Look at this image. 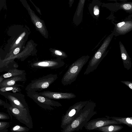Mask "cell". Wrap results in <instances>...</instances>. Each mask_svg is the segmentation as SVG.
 <instances>
[{
	"mask_svg": "<svg viewBox=\"0 0 132 132\" xmlns=\"http://www.w3.org/2000/svg\"><path fill=\"white\" fill-rule=\"evenodd\" d=\"M6 102H5L0 98V106H4L6 105Z\"/></svg>",
	"mask_w": 132,
	"mask_h": 132,
	"instance_id": "f1b7e54d",
	"label": "cell"
},
{
	"mask_svg": "<svg viewBox=\"0 0 132 132\" xmlns=\"http://www.w3.org/2000/svg\"><path fill=\"white\" fill-rule=\"evenodd\" d=\"M101 0H92L88 6L89 13L94 19H97L100 16V7L102 3Z\"/></svg>",
	"mask_w": 132,
	"mask_h": 132,
	"instance_id": "9a60e30c",
	"label": "cell"
},
{
	"mask_svg": "<svg viewBox=\"0 0 132 132\" xmlns=\"http://www.w3.org/2000/svg\"><path fill=\"white\" fill-rule=\"evenodd\" d=\"M10 119V117L7 114L0 112V120H8Z\"/></svg>",
	"mask_w": 132,
	"mask_h": 132,
	"instance_id": "d4e9b609",
	"label": "cell"
},
{
	"mask_svg": "<svg viewBox=\"0 0 132 132\" xmlns=\"http://www.w3.org/2000/svg\"><path fill=\"white\" fill-rule=\"evenodd\" d=\"M75 0H69V7H71L72 6V4L74 2Z\"/></svg>",
	"mask_w": 132,
	"mask_h": 132,
	"instance_id": "4dcf8cb0",
	"label": "cell"
},
{
	"mask_svg": "<svg viewBox=\"0 0 132 132\" xmlns=\"http://www.w3.org/2000/svg\"><path fill=\"white\" fill-rule=\"evenodd\" d=\"M10 122L5 121H0V132H7V129L10 126Z\"/></svg>",
	"mask_w": 132,
	"mask_h": 132,
	"instance_id": "603a6c76",
	"label": "cell"
},
{
	"mask_svg": "<svg viewBox=\"0 0 132 132\" xmlns=\"http://www.w3.org/2000/svg\"><path fill=\"white\" fill-rule=\"evenodd\" d=\"M132 14L124 21L117 23H113L114 28L113 32V35L116 36L125 35L130 31L132 29Z\"/></svg>",
	"mask_w": 132,
	"mask_h": 132,
	"instance_id": "30bf717a",
	"label": "cell"
},
{
	"mask_svg": "<svg viewBox=\"0 0 132 132\" xmlns=\"http://www.w3.org/2000/svg\"><path fill=\"white\" fill-rule=\"evenodd\" d=\"M88 101H80L69 107L62 117L61 127L62 129L65 128L70 123Z\"/></svg>",
	"mask_w": 132,
	"mask_h": 132,
	"instance_id": "52a82bcc",
	"label": "cell"
},
{
	"mask_svg": "<svg viewBox=\"0 0 132 132\" xmlns=\"http://www.w3.org/2000/svg\"><path fill=\"white\" fill-rule=\"evenodd\" d=\"M89 58L88 55L83 56L73 63L63 76L61 81L62 84L64 86L70 85L75 81Z\"/></svg>",
	"mask_w": 132,
	"mask_h": 132,
	"instance_id": "3957f363",
	"label": "cell"
},
{
	"mask_svg": "<svg viewBox=\"0 0 132 132\" xmlns=\"http://www.w3.org/2000/svg\"><path fill=\"white\" fill-rule=\"evenodd\" d=\"M38 94L52 100H69L76 97V95L72 93L53 92L49 90L38 93Z\"/></svg>",
	"mask_w": 132,
	"mask_h": 132,
	"instance_id": "4fadbf2b",
	"label": "cell"
},
{
	"mask_svg": "<svg viewBox=\"0 0 132 132\" xmlns=\"http://www.w3.org/2000/svg\"><path fill=\"white\" fill-rule=\"evenodd\" d=\"M28 11L30 16L32 22L35 26L36 29L44 36L47 37L48 32L44 21L41 19L32 10L29 6ZM48 36V35H47Z\"/></svg>",
	"mask_w": 132,
	"mask_h": 132,
	"instance_id": "7c38bea8",
	"label": "cell"
},
{
	"mask_svg": "<svg viewBox=\"0 0 132 132\" xmlns=\"http://www.w3.org/2000/svg\"><path fill=\"white\" fill-rule=\"evenodd\" d=\"M123 127L118 124L110 125L95 129L94 130L103 132H117L121 130Z\"/></svg>",
	"mask_w": 132,
	"mask_h": 132,
	"instance_id": "d6986e66",
	"label": "cell"
},
{
	"mask_svg": "<svg viewBox=\"0 0 132 132\" xmlns=\"http://www.w3.org/2000/svg\"><path fill=\"white\" fill-rule=\"evenodd\" d=\"M102 7H105L109 10L116 12L119 10H123L127 13H132V2L127 1L119 3H102Z\"/></svg>",
	"mask_w": 132,
	"mask_h": 132,
	"instance_id": "8fae6325",
	"label": "cell"
},
{
	"mask_svg": "<svg viewBox=\"0 0 132 132\" xmlns=\"http://www.w3.org/2000/svg\"><path fill=\"white\" fill-rule=\"evenodd\" d=\"M113 32L104 40L102 45L89 61L84 75L89 74L96 70L102 60L107 54L108 47L113 37Z\"/></svg>",
	"mask_w": 132,
	"mask_h": 132,
	"instance_id": "7a4b0ae2",
	"label": "cell"
},
{
	"mask_svg": "<svg viewBox=\"0 0 132 132\" xmlns=\"http://www.w3.org/2000/svg\"><path fill=\"white\" fill-rule=\"evenodd\" d=\"M105 117L108 118L112 119L119 122L120 124H123L127 125L132 128V117H110L106 116Z\"/></svg>",
	"mask_w": 132,
	"mask_h": 132,
	"instance_id": "ffe728a7",
	"label": "cell"
},
{
	"mask_svg": "<svg viewBox=\"0 0 132 132\" xmlns=\"http://www.w3.org/2000/svg\"><path fill=\"white\" fill-rule=\"evenodd\" d=\"M56 74H50L38 79L32 80L26 87L27 90L40 91L48 87L57 79Z\"/></svg>",
	"mask_w": 132,
	"mask_h": 132,
	"instance_id": "8992f818",
	"label": "cell"
},
{
	"mask_svg": "<svg viewBox=\"0 0 132 132\" xmlns=\"http://www.w3.org/2000/svg\"><path fill=\"white\" fill-rule=\"evenodd\" d=\"M85 1L79 0L73 19V23L76 26L79 25L82 21L83 9Z\"/></svg>",
	"mask_w": 132,
	"mask_h": 132,
	"instance_id": "2e32d148",
	"label": "cell"
},
{
	"mask_svg": "<svg viewBox=\"0 0 132 132\" xmlns=\"http://www.w3.org/2000/svg\"><path fill=\"white\" fill-rule=\"evenodd\" d=\"M4 79V78H3L2 77H0V84L2 82Z\"/></svg>",
	"mask_w": 132,
	"mask_h": 132,
	"instance_id": "d6a6232c",
	"label": "cell"
},
{
	"mask_svg": "<svg viewBox=\"0 0 132 132\" xmlns=\"http://www.w3.org/2000/svg\"><path fill=\"white\" fill-rule=\"evenodd\" d=\"M10 78L4 79L0 84V87L9 86L16 85V83L18 81H24L25 79L24 77L16 76L10 77Z\"/></svg>",
	"mask_w": 132,
	"mask_h": 132,
	"instance_id": "ac0fdd59",
	"label": "cell"
},
{
	"mask_svg": "<svg viewBox=\"0 0 132 132\" xmlns=\"http://www.w3.org/2000/svg\"><path fill=\"white\" fill-rule=\"evenodd\" d=\"M20 51V49L18 47L17 48L14 50L13 51V53L15 55L16 54L19 53Z\"/></svg>",
	"mask_w": 132,
	"mask_h": 132,
	"instance_id": "f546056e",
	"label": "cell"
},
{
	"mask_svg": "<svg viewBox=\"0 0 132 132\" xmlns=\"http://www.w3.org/2000/svg\"><path fill=\"white\" fill-rule=\"evenodd\" d=\"M121 82L125 84L127 87H129L131 90H132V82L131 81H121Z\"/></svg>",
	"mask_w": 132,
	"mask_h": 132,
	"instance_id": "484cf974",
	"label": "cell"
},
{
	"mask_svg": "<svg viewBox=\"0 0 132 132\" xmlns=\"http://www.w3.org/2000/svg\"><path fill=\"white\" fill-rule=\"evenodd\" d=\"M0 94L9 100L10 104L12 106L21 110L29 111L24 95L19 93H11L8 92H0Z\"/></svg>",
	"mask_w": 132,
	"mask_h": 132,
	"instance_id": "ba28073f",
	"label": "cell"
},
{
	"mask_svg": "<svg viewBox=\"0 0 132 132\" xmlns=\"http://www.w3.org/2000/svg\"><path fill=\"white\" fill-rule=\"evenodd\" d=\"M107 0L114 1L116 2H117V1H120L122 2H124L127 1L129 0Z\"/></svg>",
	"mask_w": 132,
	"mask_h": 132,
	"instance_id": "1f68e13d",
	"label": "cell"
},
{
	"mask_svg": "<svg viewBox=\"0 0 132 132\" xmlns=\"http://www.w3.org/2000/svg\"><path fill=\"white\" fill-rule=\"evenodd\" d=\"M61 59L53 60L39 61L33 63V67L38 68H54L61 67L63 65L64 63Z\"/></svg>",
	"mask_w": 132,
	"mask_h": 132,
	"instance_id": "5bb4252c",
	"label": "cell"
},
{
	"mask_svg": "<svg viewBox=\"0 0 132 132\" xmlns=\"http://www.w3.org/2000/svg\"><path fill=\"white\" fill-rule=\"evenodd\" d=\"M53 52L55 55L62 57H64V58H65L67 56L65 53L60 50H55L53 51Z\"/></svg>",
	"mask_w": 132,
	"mask_h": 132,
	"instance_id": "cb8c5ba5",
	"label": "cell"
},
{
	"mask_svg": "<svg viewBox=\"0 0 132 132\" xmlns=\"http://www.w3.org/2000/svg\"><path fill=\"white\" fill-rule=\"evenodd\" d=\"M25 34L26 33L25 32H24L22 33L16 40L15 42V44H18L22 38H23L25 36Z\"/></svg>",
	"mask_w": 132,
	"mask_h": 132,
	"instance_id": "4316f807",
	"label": "cell"
},
{
	"mask_svg": "<svg viewBox=\"0 0 132 132\" xmlns=\"http://www.w3.org/2000/svg\"><path fill=\"white\" fill-rule=\"evenodd\" d=\"M29 0L32 3L33 5H34V6L35 7V8L36 10V11L38 12L40 14V15H41L42 14L41 13V12L40 10L39 9L38 7H37L35 5V4L33 3V2L31 1V0Z\"/></svg>",
	"mask_w": 132,
	"mask_h": 132,
	"instance_id": "83f0119b",
	"label": "cell"
},
{
	"mask_svg": "<svg viewBox=\"0 0 132 132\" xmlns=\"http://www.w3.org/2000/svg\"><path fill=\"white\" fill-rule=\"evenodd\" d=\"M21 86V85L16 84L11 86L0 87V92H5L11 91L13 92H20L21 90L19 87Z\"/></svg>",
	"mask_w": 132,
	"mask_h": 132,
	"instance_id": "44dd1931",
	"label": "cell"
},
{
	"mask_svg": "<svg viewBox=\"0 0 132 132\" xmlns=\"http://www.w3.org/2000/svg\"><path fill=\"white\" fill-rule=\"evenodd\" d=\"M119 44L121 56L124 67L128 70H129L130 69L131 66V59L122 43L120 41Z\"/></svg>",
	"mask_w": 132,
	"mask_h": 132,
	"instance_id": "e0dca14e",
	"label": "cell"
},
{
	"mask_svg": "<svg viewBox=\"0 0 132 132\" xmlns=\"http://www.w3.org/2000/svg\"><path fill=\"white\" fill-rule=\"evenodd\" d=\"M6 105L4 106L7 111L12 119L13 116L20 122L25 125L29 129L33 128L32 119L30 111L26 110H21L13 106L6 102Z\"/></svg>",
	"mask_w": 132,
	"mask_h": 132,
	"instance_id": "277c9868",
	"label": "cell"
},
{
	"mask_svg": "<svg viewBox=\"0 0 132 132\" xmlns=\"http://www.w3.org/2000/svg\"><path fill=\"white\" fill-rule=\"evenodd\" d=\"M26 92L28 96L43 109L51 110L54 109L53 107L62 106V104L59 102L40 95L37 92L27 90L26 91Z\"/></svg>",
	"mask_w": 132,
	"mask_h": 132,
	"instance_id": "5b68a950",
	"label": "cell"
},
{
	"mask_svg": "<svg viewBox=\"0 0 132 132\" xmlns=\"http://www.w3.org/2000/svg\"><path fill=\"white\" fill-rule=\"evenodd\" d=\"M96 106L95 102L89 100L70 123L61 131L72 132L82 130L86 123L97 114L95 110Z\"/></svg>",
	"mask_w": 132,
	"mask_h": 132,
	"instance_id": "6da1fadb",
	"label": "cell"
},
{
	"mask_svg": "<svg viewBox=\"0 0 132 132\" xmlns=\"http://www.w3.org/2000/svg\"><path fill=\"white\" fill-rule=\"evenodd\" d=\"M120 124L112 119L106 117L97 118L88 121L84 126L88 130H94L95 129L110 125Z\"/></svg>",
	"mask_w": 132,
	"mask_h": 132,
	"instance_id": "9c48e42d",
	"label": "cell"
},
{
	"mask_svg": "<svg viewBox=\"0 0 132 132\" xmlns=\"http://www.w3.org/2000/svg\"><path fill=\"white\" fill-rule=\"evenodd\" d=\"M29 130L28 127H23L19 125H16L11 129V131L12 132H27Z\"/></svg>",
	"mask_w": 132,
	"mask_h": 132,
	"instance_id": "7402d4cb",
	"label": "cell"
}]
</instances>
